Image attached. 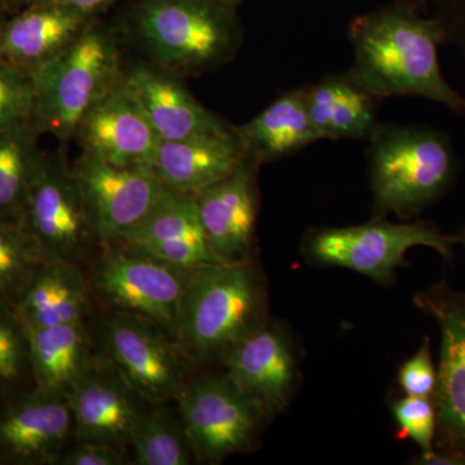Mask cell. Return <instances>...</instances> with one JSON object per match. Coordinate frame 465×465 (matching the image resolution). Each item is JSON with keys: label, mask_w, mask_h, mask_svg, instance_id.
Returning a JSON list of instances; mask_svg holds the SVG:
<instances>
[{"label": "cell", "mask_w": 465, "mask_h": 465, "mask_svg": "<svg viewBox=\"0 0 465 465\" xmlns=\"http://www.w3.org/2000/svg\"><path fill=\"white\" fill-rule=\"evenodd\" d=\"M443 30L436 23L402 11L363 18L351 30V81L372 97L420 96L457 112L465 100L443 79L439 47Z\"/></svg>", "instance_id": "cell-1"}, {"label": "cell", "mask_w": 465, "mask_h": 465, "mask_svg": "<svg viewBox=\"0 0 465 465\" xmlns=\"http://www.w3.org/2000/svg\"><path fill=\"white\" fill-rule=\"evenodd\" d=\"M264 323V293L249 260L216 262L193 271L174 338L195 366L224 361L238 341Z\"/></svg>", "instance_id": "cell-2"}, {"label": "cell", "mask_w": 465, "mask_h": 465, "mask_svg": "<svg viewBox=\"0 0 465 465\" xmlns=\"http://www.w3.org/2000/svg\"><path fill=\"white\" fill-rule=\"evenodd\" d=\"M128 35L148 63L180 78L225 64L241 45L237 24L216 0H143Z\"/></svg>", "instance_id": "cell-3"}, {"label": "cell", "mask_w": 465, "mask_h": 465, "mask_svg": "<svg viewBox=\"0 0 465 465\" xmlns=\"http://www.w3.org/2000/svg\"><path fill=\"white\" fill-rule=\"evenodd\" d=\"M124 73L114 34L90 25L34 78L33 124L58 142L74 139L85 114Z\"/></svg>", "instance_id": "cell-4"}, {"label": "cell", "mask_w": 465, "mask_h": 465, "mask_svg": "<svg viewBox=\"0 0 465 465\" xmlns=\"http://www.w3.org/2000/svg\"><path fill=\"white\" fill-rule=\"evenodd\" d=\"M88 326L94 353L153 405L174 403L191 381L193 363L155 321L96 307Z\"/></svg>", "instance_id": "cell-5"}, {"label": "cell", "mask_w": 465, "mask_h": 465, "mask_svg": "<svg viewBox=\"0 0 465 465\" xmlns=\"http://www.w3.org/2000/svg\"><path fill=\"white\" fill-rule=\"evenodd\" d=\"M370 168L376 208L410 216L445 191L452 157L446 140L430 128H376Z\"/></svg>", "instance_id": "cell-6"}, {"label": "cell", "mask_w": 465, "mask_h": 465, "mask_svg": "<svg viewBox=\"0 0 465 465\" xmlns=\"http://www.w3.org/2000/svg\"><path fill=\"white\" fill-rule=\"evenodd\" d=\"M88 265L96 307L148 317L174 338L193 271L121 241L101 246Z\"/></svg>", "instance_id": "cell-7"}, {"label": "cell", "mask_w": 465, "mask_h": 465, "mask_svg": "<svg viewBox=\"0 0 465 465\" xmlns=\"http://www.w3.org/2000/svg\"><path fill=\"white\" fill-rule=\"evenodd\" d=\"M21 225L38 243L45 260L84 266L100 250L72 164L63 150L47 154Z\"/></svg>", "instance_id": "cell-8"}, {"label": "cell", "mask_w": 465, "mask_h": 465, "mask_svg": "<svg viewBox=\"0 0 465 465\" xmlns=\"http://www.w3.org/2000/svg\"><path fill=\"white\" fill-rule=\"evenodd\" d=\"M174 403L195 458L207 464L249 448L264 416L226 372L192 378Z\"/></svg>", "instance_id": "cell-9"}, {"label": "cell", "mask_w": 465, "mask_h": 465, "mask_svg": "<svg viewBox=\"0 0 465 465\" xmlns=\"http://www.w3.org/2000/svg\"><path fill=\"white\" fill-rule=\"evenodd\" d=\"M457 242L460 235L442 234L423 223L375 222L318 232L312 237L309 250L322 264L342 266L387 282L412 247H430L449 258Z\"/></svg>", "instance_id": "cell-10"}, {"label": "cell", "mask_w": 465, "mask_h": 465, "mask_svg": "<svg viewBox=\"0 0 465 465\" xmlns=\"http://www.w3.org/2000/svg\"><path fill=\"white\" fill-rule=\"evenodd\" d=\"M72 167L100 246L139 224L164 188L153 167L114 166L87 153Z\"/></svg>", "instance_id": "cell-11"}, {"label": "cell", "mask_w": 465, "mask_h": 465, "mask_svg": "<svg viewBox=\"0 0 465 465\" xmlns=\"http://www.w3.org/2000/svg\"><path fill=\"white\" fill-rule=\"evenodd\" d=\"M73 440L67 400L35 388L0 394V465H54Z\"/></svg>", "instance_id": "cell-12"}, {"label": "cell", "mask_w": 465, "mask_h": 465, "mask_svg": "<svg viewBox=\"0 0 465 465\" xmlns=\"http://www.w3.org/2000/svg\"><path fill=\"white\" fill-rule=\"evenodd\" d=\"M67 402L74 440L109 443L127 452L137 424L153 406L94 351Z\"/></svg>", "instance_id": "cell-13"}, {"label": "cell", "mask_w": 465, "mask_h": 465, "mask_svg": "<svg viewBox=\"0 0 465 465\" xmlns=\"http://www.w3.org/2000/svg\"><path fill=\"white\" fill-rule=\"evenodd\" d=\"M416 305L439 323L440 366L433 402L446 451L465 457V298L445 286L416 296Z\"/></svg>", "instance_id": "cell-14"}, {"label": "cell", "mask_w": 465, "mask_h": 465, "mask_svg": "<svg viewBox=\"0 0 465 465\" xmlns=\"http://www.w3.org/2000/svg\"><path fill=\"white\" fill-rule=\"evenodd\" d=\"M74 139L84 153L122 167H153L162 142L124 73L85 114Z\"/></svg>", "instance_id": "cell-15"}, {"label": "cell", "mask_w": 465, "mask_h": 465, "mask_svg": "<svg viewBox=\"0 0 465 465\" xmlns=\"http://www.w3.org/2000/svg\"><path fill=\"white\" fill-rule=\"evenodd\" d=\"M124 78L162 142L235 133V127L204 108L173 73L145 61L124 69Z\"/></svg>", "instance_id": "cell-16"}, {"label": "cell", "mask_w": 465, "mask_h": 465, "mask_svg": "<svg viewBox=\"0 0 465 465\" xmlns=\"http://www.w3.org/2000/svg\"><path fill=\"white\" fill-rule=\"evenodd\" d=\"M226 375L262 412H280L289 403L296 376L295 356L280 329L262 324L242 339L223 361Z\"/></svg>", "instance_id": "cell-17"}, {"label": "cell", "mask_w": 465, "mask_h": 465, "mask_svg": "<svg viewBox=\"0 0 465 465\" xmlns=\"http://www.w3.org/2000/svg\"><path fill=\"white\" fill-rule=\"evenodd\" d=\"M247 161L234 173L195 195L202 229L220 262H247L256 223L255 168Z\"/></svg>", "instance_id": "cell-18"}, {"label": "cell", "mask_w": 465, "mask_h": 465, "mask_svg": "<svg viewBox=\"0 0 465 465\" xmlns=\"http://www.w3.org/2000/svg\"><path fill=\"white\" fill-rule=\"evenodd\" d=\"M121 242L188 271L217 262L204 238L195 198L166 186Z\"/></svg>", "instance_id": "cell-19"}, {"label": "cell", "mask_w": 465, "mask_h": 465, "mask_svg": "<svg viewBox=\"0 0 465 465\" xmlns=\"http://www.w3.org/2000/svg\"><path fill=\"white\" fill-rule=\"evenodd\" d=\"M91 23L92 17L74 9L34 3L9 15L0 33V57L34 76Z\"/></svg>", "instance_id": "cell-20"}, {"label": "cell", "mask_w": 465, "mask_h": 465, "mask_svg": "<svg viewBox=\"0 0 465 465\" xmlns=\"http://www.w3.org/2000/svg\"><path fill=\"white\" fill-rule=\"evenodd\" d=\"M250 161L237 134L161 142L153 170L168 189L195 197Z\"/></svg>", "instance_id": "cell-21"}, {"label": "cell", "mask_w": 465, "mask_h": 465, "mask_svg": "<svg viewBox=\"0 0 465 465\" xmlns=\"http://www.w3.org/2000/svg\"><path fill=\"white\" fill-rule=\"evenodd\" d=\"M96 309L84 266L45 260L36 269L16 312L27 329L88 321Z\"/></svg>", "instance_id": "cell-22"}, {"label": "cell", "mask_w": 465, "mask_h": 465, "mask_svg": "<svg viewBox=\"0 0 465 465\" xmlns=\"http://www.w3.org/2000/svg\"><path fill=\"white\" fill-rule=\"evenodd\" d=\"M27 331L35 390L69 400L94 358L88 321Z\"/></svg>", "instance_id": "cell-23"}, {"label": "cell", "mask_w": 465, "mask_h": 465, "mask_svg": "<svg viewBox=\"0 0 465 465\" xmlns=\"http://www.w3.org/2000/svg\"><path fill=\"white\" fill-rule=\"evenodd\" d=\"M235 134L256 164L286 157L321 140L307 109V90L284 94L241 127Z\"/></svg>", "instance_id": "cell-24"}, {"label": "cell", "mask_w": 465, "mask_h": 465, "mask_svg": "<svg viewBox=\"0 0 465 465\" xmlns=\"http://www.w3.org/2000/svg\"><path fill=\"white\" fill-rule=\"evenodd\" d=\"M372 99L351 76H331L307 90V109L321 139H358L376 130Z\"/></svg>", "instance_id": "cell-25"}, {"label": "cell", "mask_w": 465, "mask_h": 465, "mask_svg": "<svg viewBox=\"0 0 465 465\" xmlns=\"http://www.w3.org/2000/svg\"><path fill=\"white\" fill-rule=\"evenodd\" d=\"M30 124L0 130V219L21 224L27 200L41 177L47 153Z\"/></svg>", "instance_id": "cell-26"}, {"label": "cell", "mask_w": 465, "mask_h": 465, "mask_svg": "<svg viewBox=\"0 0 465 465\" xmlns=\"http://www.w3.org/2000/svg\"><path fill=\"white\" fill-rule=\"evenodd\" d=\"M134 465H191L197 460L176 407L158 403L148 410L131 437Z\"/></svg>", "instance_id": "cell-27"}, {"label": "cell", "mask_w": 465, "mask_h": 465, "mask_svg": "<svg viewBox=\"0 0 465 465\" xmlns=\"http://www.w3.org/2000/svg\"><path fill=\"white\" fill-rule=\"evenodd\" d=\"M43 262L38 243L24 226L0 219V302L16 311Z\"/></svg>", "instance_id": "cell-28"}, {"label": "cell", "mask_w": 465, "mask_h": 465, "mask_svg": "<svg viewBox=\"0 0 465 465\" xmlns=\"http://www.w3.org/2000/svg\"><path fill=\"white\" fill-rule=\"evenodd\" d=\"M34 388L29 331L17 312L0 302V394Z\"/></svg>", "instance_id": "cell-29"}, {"label": "cell", "mask_w": 465, "mask_h": 465, "mask_svg": "<svg viewBox=\"0 0 465 465\" xmlns=\"http://www.w3.org/2000/svg\"><path fill=\"white\" fill-rule=\"evenodd\" d=\"M34 78L0 57V130L33 122Z\"/></svg>", "instance_id": "cell-30"}, {"label": "cell", "mask_w": 465, "mask_h": 465, "mask_svg": "<svg viewBox=\"0 0 465 465\" xmlns=\"http://www.w3.org/2000/svg\"><path fill=\"white\" fill-rule=\"evenodd\" d=\"M393 414L400 425L401 439L414 440L421 454L433 451L437 412L432 399L406 396L394 403Z\"/></svg>", "instance_id": "cell-31"}, {"label": "cell", "mask_w": 465, "mask_h": 465, "mask_svg": "<svg viewBox=\"0 0 465 465\" xmlns=\"http://www.w3.org/2000/svg\"><path fill=\"white\" fill-rule=\"evenodd\" d=\"M399 382L406 396L432 399L437 385V370L430 354V339L401 367Z\"/></svg>", "instance_id": "cell-32"}, {"label": "cell", "mask_w": 465, "mask_h": 465, "mask_svg": "<svg viewBox=\"0 0 465 465\" xmlns=\"http://www.w3.org/2000/svg\"><path fill=\"white\" fill-rule=\"evenodd\" d=\"M133 464L127 451L109 443L73 440L54 465H127Z\"/></svg>", "instance_id": "cell-33"}, {"label": "cell", "mask_w": 465, "mask_h": 465, "mask_svg": "<svg viewBox=\"0 0 465 465\" xmlns=\"http://www.w3.org/2000/svg\"><path fill=\"white\" fill-rule=\"evenodd\" d=\"M114 2L115 0H34L33 5L34 3H48V5H63V7L74 9V11L94 17L97 12L109 7Z\"/></svg>", "instance_id": "cell-34"}, {"label": "cell", "mask_w": 465, "mask_h": 465, "mask_svg": "<svg viewBox=\"0 0 465 465\" xmlns=\"http://www.w3.org/2000/svg\"><path fill=\"white\" fill-rule=\"evenodd\" d=\"M421 464L428 465H464L465 457L460 454H455V452H446V454H439V452L430 451L425 452L420 455Z\"/></svg>", "instance_id": "cell-35"}, {"label": "cell", "mask_w": 465, "mask_h": 465, "mask_svg": "<svg viewBox=\"0 0 465 465\" xmlns=\"http://www.w3.org/2000/svg\"><path fill=\"white\" fill-rule=\"evenodd\" d=\"M0 2H2L3 7L7 9L9 15H14L21 9L29 7L30 5H33L34 0H0Z\"/></svg>", "instance_id": "cell-36"}, {"label": "cell", "mask_w": 465, "mask_h": 465, "mask_svg": "<svg viewBox=\"0 0 465 465\" xmlns=\"http://www.w3.org/2000/svg\"><path fill=\"white\" fill-rule=\"evenodd\" d=\"M8 16L9 14L7 12V9L3 7L2 2H0V33H2L3 26H5V21H7Z\"/></svg>", "instance_id": "cell-37"}, {"label": "cell", "mask_w": 465, "mask_h": 465, "mask_svg": "<svg viewBox=\"0 0 465 465\" xmlns=\"http://www.w3.org/2000/svg\"><path fill=\"white\" fill-rule=\"evenodd\" d=\"M216 2L220 3V5H225L226 8H231L237 5L241 0H216Z\"/></svg>", "instance_id": "cell-38"}, {"label": "cell", "mask_w": 465, "mask_h": 465, "mask_svg": "<svg viewBox=\"0 0 465 465\" xmlns=\"http://www.w3.org/2000/svg\"><path fill=\"white\" fill-rule=\"evenodd\" d=\"M460 242H461V243H463V244H464V246H465V232H464V234H463V235H460Z\"/></svg>", "instance_id": "cell-39"}]
</instances>
